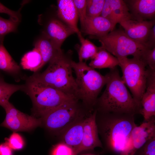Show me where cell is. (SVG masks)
I'll return each mask as SVG.
<instances>
[{"label":"cell","mask_w":155,"mask_h":155,"mask_svg":"<svg viewBox=\"0 0 155 155\" xmlns=\"http://www.w3.org/2000/svg\"><path fill=\"white\" fill-rule=\"evenodd\" d=\"M96 113L97 111L94 110L92 114L84 119L82 140L76 155L84 151L93 150L96 147L103 149L96 122Z\"/></svg>","instance_id":"obj_11"},{"label":"cell","mask_w":155,"mask_h":155,"mask_svg":"<svg viewBox=\"0 0 155 155\" xmlns=\"http://www.w3.org/2000/svg\"><path fill=\"white\" fill-rule=\"evenodd\" d=\"M2 75L1 73V71H0V76L1 75Z\"/></svg>","instance_id":"obj_38"},{"label":"cell","mask_w":155,"mask_h":155,"mask_svg":"<svg viewBox=\"0 0 155 155\" xmlns=\"http://www.w3.org/2000/svg\"><path fill=\"white\" fill-rule=\"evenodd\" d=\"M0 155H13L12 150L5 142L0 144Z\"/></svg>","instance_id":"obj_36"},{"label":"cell","mask_w":155,"mask_h":155,"mask_svg":"<svg viewBox=\"0 0 155 155\" xmlns=\"http://www.w3.org/2000/svg\"><path fill=\"white\" fill-rule=\"evenodd\" d=\"M81 155H99V154H96L95 153H88L82 154Z\"/></svg>","instance_id":"obj_37"},{"label":"cell","mask_w":155,"mask_h":155,"mask_svg":"<svg viewBox=\"0 0 155 155\" xmlns=\"http://www.w3.org/2000/svg\"><path fill=\"white\" fill-rule=\"evenodd\" d=\"M146 88L142 97V109L140 114L144 121H147L155 117V70L147 67Z\"/></svg>","instance_id":"obj_13"},{"label":"cell","mask_w":155,"mask_h":155,"mask_svg":"<svg viewBox=\"0 0 155 155\" xmlns=\"http://www.w3.org/2000/svg\"><path fill=\"white\" fill-rule=\"evenodd\" d=\"M117 59L122 72L121 78L123 82L129 89L134 99L141 105L142 97L146 88L147 70L146 65L140 59L135 57Z\"/></svg>","instance_id":"obj_7"},{"label":"cell","mask_w":155,"mask_h":155,"mask_svg":"<svg viewBox=\"0 0 155 155\" xmlns=\"http://www.w3.org/2000/svg\"><path fill=\"white\" fill-rule=\"evenodd\" d=\"M78 100H75L67 102L49 112L40 118L42 124L49 130L61 134L83 117V110Z\"/></svg>","instance_id":"obj_8"},{"label":"cell","mask_w":155,"mask_h":155,"mask_svg":"<svg viewBox=\"0 0 155 155\" xmlns=\"http://www.w3.org/2000/svg\"><path fill=\"white\" fill-rule=\"evenodd\" d=\"M19 23L9 18L5 19L0 16V40L4 39L8 34L16 32Z\"/></svg>","instance_id":"obj_27"},{"label":"cell","mask_w":155,"mask_h":155,"mask_svg":"<svg viewBox=\"0 0 155 155\" xmlns=\"http://www.w3.org/2000/svg\"><path fill=\"white\" fill-rule=\"evenodd\" d=\"M155 136V117L132 130L118 155H133L148 140Z\"/></svg>","instance_id":"obj_10"},{"label":"cell","mask_w":155,"mask_h":155,"mask_svg":"<svg viewBox=\"0 0 155 155\" xmlns=\"http://www.w3.org/2000/svg\"><path fill=\"white\" fill-rule=\"evenodd\" d=\"M100 16L109 20L115 28L117 24L113 14L111 0H105Z\"/></svg>","instance_id":"obj_32"},{"label":"cell","mask_w":155,"mask_h":155,"mask_svg":"<svg viewBox=\"0 0 155 155\" xmlns=\"http://www.w3.org/2000/svg\"><path fill=\"white\" fill-rule=\"evenodd\" d=\"M117 58L105 49H100L94 57L91 59L89 66L93 69L114 68L119 65Z\"/></svg>","instance_id":"obj_21"},{"label":"cell","mask_w":155,"mask_h":155,"mask_svg":"<svg viewBox=\"0 0 155 155\" xmlns=\"http://www.w3.org/2000/svg\"><path fill=\"white\" fill-rule=\"evenodd\" d=\"M34 47L38 50L42 57L40 69L55 57L63 52L61 48L57 47L50 40L43 35L36 42Z\"/></svg>","instance_id":"obj_20"},{"label":"cell","mask_w":155,"mask_h":155,"mask_svg":"<svg viewBox=\"0 0 155 155\" xmlns=\"http://www.w3.org/2000/svg\"><path fill=\"white\" fill-rule=\"evenodd\" d=\"M124 1L129 9L133 20L138 21L154 20L155 0Z\"/></svg>","instance_id":"obj_15"},{"label":"cell","mask_w":155,"mask_h":155,"mask_svg":"<svg viewBox=\"0 0 155 155\" xmlns=\"http://www.w3.org/2000/svg\"><path fill=\"white\" fill-rule=\"evenodd\" d=\"M71 65L76 75L78 98L82 101L89 114L94 109L98 96L107 80V75H103L84 62L72 60Z\"/></svg>","instance_id":"obj_4"},{"label":"cell","mask_w":155,"mask_h":155,"mask_svg":"<svg viewBox=\"0 0 155 155\" xmlns=\"http://www.w3.org/2000/svg\"><path fill=\"white\" fill-rule=\"evenodd\" d=\"M25 80L23 92L30 98L32 103V115L36 118H41L66 103L78 100L54 88L32 80L28 77Z\"/></svg>","instance_id":"obj_5"},{"label":"cell","mask_w":155,"mask_h":155,"mask_svg":"<svg viewBox=\"0 0 155 155\" xmlns=\"http://www.w3.org/2000/svg\"><path fill=\"white\" fill-rule=\"evenodd\" d=\"M146 45L150 49L155 48V25L149 31L147 36Z\"/></svg>","instance_id":"obj_35"},{"label":"cell","mask_w":155,"mask_h":155,"mask_svg":"<svg viewBox=\"0 0 155 155\" xmlns=\"http://www.w3.org/2000/svg\"><path fill=\"white\" fill-rule=\"evenodd\" d=\"M20 10L16 11L7 8L0 2V13H5L8 15L9 19L14 22L20 23L21 19Z\"/></svg>","instance_id":"obj_34"},{"label":"cell","mask_w":155,"mask_h":155,"mask_svg":"<svg viewBox=\"0 0 155 155\" xmlns=\"http://www.w3.org/2000/svg\"><path fill=\"white\" fill-rule=\"evenodd\" d=\"M24 84H15L6 82L2 75L0 76V105L3 107L9 102V99L15 92L23 91Z\"/></svg>","instance_id":"obj_24"},{"label":"cell","mask_w":155,"mask_h":155,"mask_svg":"<svg viewBox=\"0 0 155 155\" xmlns=\"http://www.w3.org/2000/svg\"><path fill=\"white\" fill-rule=\"evenodd\" d=\"M3 107L5 111L6 116L0 125L14 132L30 131L42 125L40 118L20 111L9 102Z\"/></svg>","instance_id":"obj_9"},{"label":"cell","mask_w":155,"mask_h":155,"mask_svg":"<svg viewBox=\"0 0 155 155\" xmlns=\"http://www.w3.org/2000/svg\"><path fill=\"white\" fill-rule=\"evenodd\" d=\"M75 6L81 29L83 27L86 18V0H73Z\"/></svg>","instance_id":"obj_31"},{"label":"cell","mask_w":155,"mask_h":155,"mask_svg":"<svg viewBox=\"0 0 155 155\" xmlns=\"http://www.w3.org/2000/svg\"><path fill=\"white\" fill-rule=\"evenodd\" d=\"M57 15L60 20L77 34L79 18L73 0H57Z\"/></svg>","instance_id":"obj_17"},{"label":"cell","mask_w":155,"mask_h":155,"mask_svg":"<svg viewBox=\"0 0 155 155\" xmlns=\"http://www.w3.org/2000/svg\"><path fill=\"white\" fill-rule=\"evenodd\" d=\"M107 80L104 92L98 98L94 110L100 113L140 114L142 107L131 96L117 67L106 74Z\"/></svg>","instance_id":"obj_1"},{"label":"cell","mask_w":155,"mask_h":155,"mask_svg":"<svg viewBox=\"0 0 155 155\" xmlns=\"http://www.w3.org/2000/svg\"><path fill=\"white\" fill-rule=\"evenodd\" d=\"M52 155H75L73 149L62 143L56 145L53 148Z\"/></svg>","instance_id":"obj_33"},{"label":"cell","mask_w":155,"mask_h":155,"mask_svg":"<svg viewBox=\"0 0 155 155\" xmlns=\"http://www.w3.org/2000/svg\"><path fill=\"white\" fill-rule=\"evenodd\" d=\"M91 36L98 40L101 43V48L117 58L131 55L140 59L144 51L149 49L146 46L132 39L121 29L113 30L103 36Z\"/></svg>","instance_id":"obj_6"},{"label":"cell","mask_w":155,"mask_h":155,"mask_svg":"<svg viewBox=\"0 0 155 155\" xmlns=\"http://www.w3.org/2000/svg\"><path fill=\"white\" fill-rule=\"evenodd\" d=\"M83 117L66 129L61 134L62 142L71 148L75 155L82 142L83 134Z\"/></svg>","instance_id":"obj_19"},{"label":"cell","mask_w":155,"mask_h":155,"mask_svg":"<svg viewBox=\"0 0 155 155\" xmlns=\"http://www.w3.org/2000/svg\"><path fill=\"white\" fill-rule=\"evenodd\" d=\"M111 22L101 16L89 18L86 17L81 32L91 36H104L114 30Z\"/></svg>","instance_id":"obj_16"},{"label":"cell","mask_w":155,"mask_h":155,"mask_svg":"<svg viewBox=\"0 0 155 155\" xmlns=\"http://www.w3.org/2000/svg\"><path fill=\"white\" fill-rule=\"evenodd\" d=\"M4 39L0 40V71L12 77L17 82L26 80L21 67L15 61L3 44Z\"/></svg>","instance_id":"obj_18"},{"label":"cell","mask_w":155,"mask_h":155,"mask_svg":"<svg viewBox=\"0 0 155 155\" xmlns=\"http://www.w3.org/2000/svg\"><path fill=\"white\" fill-rule=\"evenodd\" d=\"M42 63V58L38 50L34 48L32 50L25 54L22 57L20 64L24 69L35 72L40 69Z\"/></svg>","instance_id":"obj_23"},{"label":"cell","mask_w":155,"mask_h":155,"mask_svg":"<svg viewBox=\"0 0 155 155\" xmlns=\"http://www.w3.org/2000/svg\"><path fill=\"white\" fill-rule=\"evenodd\" d=\"M72 60L71 57L63 52L50 61L42 72H34L28 78L78 99L77 86L72 74Z\"/></svg>","instance_id":"obj_3"},{"label":"cell","mask_w":155,"mask_h":155,"mask_svg":"<svg viewBox=\"0 0 155 155\" xmlns=\"http://www.w3.org/2000/svg\"><path fill=\"white\" fill-rule=\"evenodd\" d=\"M81 45L78 50L79 62L92 59L100 49L92 42L85 39L82 36L80 31L77 34Z\"/></svg>","instance_id":"obj_22"},{"label":"cell","mask_w":155,"mask_h":155,"mask_svg":"<svg viewBox=\"0 0 155 155\" xmlns=\"http://www.w3.org/2000/svg\"><path fill=\"white\" fill-rule=\"evenodd\" d=\"M140 59L144 63L147 67L155 70V48L146 50Z\"/></svg>","instance_id":"obj_30"},{"label":"cell","mask_w":155,"mask_h":155,"mask_svg":"<svg viewBox=\"0 0 155 155\" xmlns=\"http://www.w3.org/2000/svg\"><path fill=\"white\" fill-rule=\"evenodd\" d=\"M119 24L130 38L148 47L146 45L148 35L150 29L155 25V20L138 21L130 19L122 21Z\"/></svg>","instance_id":"obj_12"},{"label":"cell","mask_w":155,"mask_h":155,"mask_svg":"<svg viewBox=\"0 0 155 155\" xmlns=\"http://www.w3.org/2000/svg\"><path fill=\"white\" fill-rule=\"evenodd\" d=\"M5 142L12 149L19 150L22 149L24 145V140L19 134L14 132L8 138L5 139Z\"/></svg>","instance_id":"obj_28"},{"label":"cell","mask_w":155,"mask_h":155,"mask_svg":"<svg viewBox=\"0 0 155 155\" xmlns=\"http://www.w3.org/2000/svg\"><path fill=\"white\" fill-rule=\"evenodd\" d=\"M75 33L73 29L60 20L55 18H52L48 21L43 32V36L59 48L68 37Z\"/></svg>","instance_id":"obj_14"},{"label":"cell","mask_w":155,"mask_h":155,"mask_svg":"<svg viewBox=\"0 0 155 155\" xmlns=\"http://www.w3.org/2000/svg\"><path fill=\"white\" fill-rule=\"evenodd\" d=\"M105 0H87L86 16L93 18L100 16Z\"/></svg>","instance_id":"obj_26"},{"label":"cell","mask_w":155,"mask_h":155,"mask_svg":"<svg viewBox=\"0 0 155 155\" xmlns=\"http://www.w3.org/2000/svg\"><path fill=\"white\" fill-rule=\"evenodd\" d=\"M133 155H155V136L147 141Z\"/></svg>","instance_id":"obj_29"},{"label":"cell","mask_w":155,"mask_h":155,"mask_svg":"<svg viewBox=\"0 0 155 155\" xmlns=\"http://www.w3.org/2000/svg\"><path fill=\"white\" fill-rule=\"evenodd\" d=\"M134 116L127 113L97 112L96 122L104 151L119 154L131 131L137 126Z\"/></svg>","instance_id":"obj_2"},{"label":"cell","mask_w":155,"mask_h":155,"mask_svg":"<svg viewBox=\"0 0 155 155\" xmlns=\"http://www.w3.org/2000/svg\"><path fill=\"white\" fill-rule=\"evenodd\" d=\"M111 1L113 14L116 24L126 20L133 19L124 0H111Z\"/></svg>","instance_id":"obj_25"}]
</instances>
